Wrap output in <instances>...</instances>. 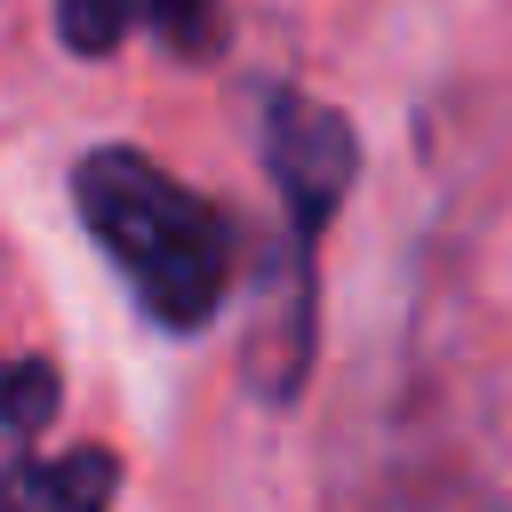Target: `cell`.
Instances as JSON below:
<instances>
[{
    "mask_svg": "<svg viewBox=\"0 0 512 512\" xmlns=\"http://www.w3.org/2000/svg\"><path fill=\"white\" fill-rule=\"evenodd\" d=\"M112 488H120V456L80 440L64 456H32L0 480V512H112Z\"/></svg>",
    "mask_w": 512,
    "mask_h": 512,
    "instance_id": "3",
    "label": "cell"
},
{
    "mask_svg": "<svg viewBox=\"0 0 512 512\" xmlns=\"http://www.w3.org/2000/svg\"><path fill=\"white\" fill-rule=\"evenodd\" d=\"M48 416H56V368L32 352H0V480L40 456Z\"/></svg>",
    "mask_w": 512,
    "mask_h": 512,
    "instance_id": "4",
    "label": "cell"
},
{
    "mask_svg": "<svg viewBox=\"0 0 512 512\" xmlns=\"http://www.w3.org/2000/svg\"><path fill=\"white\" fill-rule=\"evenodd\" d=\"M72 192H80V224L96 232V248L112 256V272L128 280V296L160 328H200L224 304L232 232L160 160H144L128 144H104V152L80 160Z\"/></svg>",
    "mask_w": 512,
    "mask_h": 512,
    "instance_id": "1",
    "label": "cell"
},
{
    "mask_svg": "<svg viewBox=\"0 0 512 512\" xmlns=\"http://www.w3.org/2000/svg\"><path fill=\"white\" fill-rule=\"evenodd\" d=\"M120 8H128V32H152L176 56H208L216 48V0H120Z\"/></svg>",
    "mask_w": 512,
    "mask_h": 512,
    "instance_id": "5",
    "label": "cell"
},
{
    "mask_svg": "<svg viewBox=\"0 0 512 512\" xmlns=\"http://www.w3.org/2000/svg\"><path fill=\"white\" fill-rule=\"evenodd\" d=\"M352 128H344V112H328L320 96H304V88H272L264 96V168H272V184H280V200H288V232H296V248H312V232L336 216V200H344V184H352Z\"/></svg>",
    "mask_w": 512,
    "mask_h": 512,
    "instance_id": "2",
    "label": "cell"
}]
</instances>
